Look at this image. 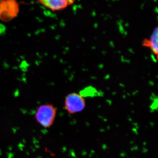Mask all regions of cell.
I'll return each mask as SVG.
<instances>
[{"label": "cell", "mask_w": 158, "mask_h": 158, "mask_svg": "<svg viewBox=\"0 0 158 158\" xmlns=\"http://www.w3.org/2000/svg\"><path fill=\"white\" fill-rule=\"evenodd\" d=\"M56 114L57 109L53 105L45 104L40 105L36 110L34 118L40 126L49 128L53 124Z\"/></svg>", "instance_id": "6da1fadb"}, {"label": "cell", "mask_w": 158, "mask_h": 158, "mask_svg": "<svg viewBox=\"0 0 158 158\" xmlns=\"http://www.w3.org/2000/svg\"><path fill=\"white\" fill-rule=\"evenodd\" d=\"M86 101L81 94L72 92L66 96L64 102L65 110L70 114L81 112L86 107Z\"/></svg>", "instance_id": "7a4b0ae2"}, {"label": "cell", "mask_w": 158, "mask_h": 158, "mask_svg": "<svg viewBox=\"0 0 158 158\" xmlns=\"http://www.w3.org/2000/svg\"><path fill=\"white\" fill-rule=\"evenodd\" d=\"M19 11L18 4L15 0H2L0 2V19L8 22L16 17Z\"/></svg>", "instance_id": "3957f363"}, {"label": "cell", "mask_w": 158, "mask_h": 158, "mask_svg": "<svg viewBox=\"0 0 158 158\" xmlns=\"http://www.w3.org/2000/svg\"><path fill=\"white\" fill-rule=\"evenodd\" d=\"M43 6L52 11H61L73 4L74 0H39Z\"/></svg>", "instance_id": "277c9868"}, {"label": "cell", "mask_w": 158, "mask_h": 158, "mask_svg": "<svg viewBox=\"0 0 158 158\" xmlns=\"http://www.w3.org/2000/svg\"><path fill=\"white\" fill-rule=\"evenodd\" d=\"M158 27H156L149 38L144 39L142 42L143 46L149 48L151 50L152 52L155 55L157 59L158 53Z\"/></svg>", "instance_id": "5b68a950"}]
</instances>
